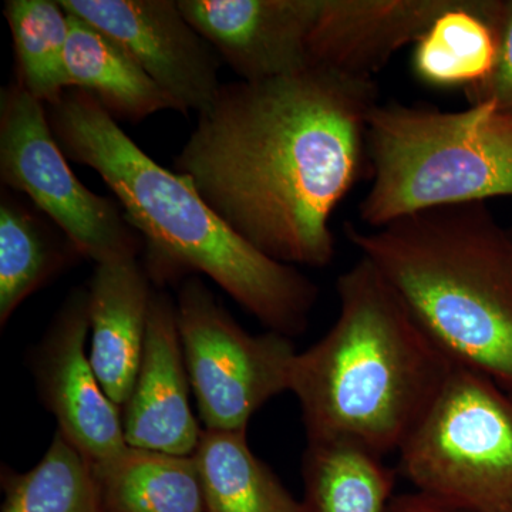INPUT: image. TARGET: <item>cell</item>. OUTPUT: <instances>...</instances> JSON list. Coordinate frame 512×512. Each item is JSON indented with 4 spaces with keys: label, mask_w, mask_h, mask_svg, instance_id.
<instances>
[{
    "label": "cell",
    "mask_w": 512,
    "mask_h": 512,
    "mask_svg": "<svg viewBox=\"0 0 512 512\" xmlns=\"http://www.w3.org/2000/svg\"><path fill=\"white\" fill-rule=\"evenodd\" d=\"M373 79L312 64L222 84L174 160L228 227L286 265L335 258L333 212L365 165Z\"/></svg>",
    "instance_id": "obj_1"
},
{
    "label": "cell",
    "mask_w": 512,
    "mask_h": 512,
    "mask_svg": "<svg viewBox=\"0 0 512 512\" xmlns=\"http://www.w3.org/2000/svg\"><path fill=\"white\" fill-rule=\"evenodd\" d=\"M49 123L64 156L96 171L116 195L146 245L151 281L202 274L272 332H305L318 286L239 237L187 177L144 153L93 96L67 90Z\"/></svg>",
    "instance_id": "obj_2"
},
{
    "label": "cell",
    "mask_w": 512,
    "mask_h": 512,
    "mask_svg": "<svg viewBox=\"0 0 512 512\" xmlns=\"http://www.w3.org/2000/svg\"><path fill=\"white\" fill-rule=\"evenodd\" d=\"M336 292L338 319L293 362L306 439L399 453L458 365L363 256Z\"/></svg>",
    "instance_id": "obj_3"
},
{
    "label": "cell",
    "mask_w": 512,
    "mask_h": 512,
    "mask_svg": "<svg viewBox=\"0 0 512 512\" xmlns=\"http://www.w3.org/2000/svg\"><path fill=\"white\" fill-rule=\"evenodd\" d=\"M345 235L456 365L512 393V231L485 202L346 222Z\"/></svg>",
    "instance_id": "obj_4"
},
{
    "label": "cell",
    "mask_w": 512,
    "mask_h": 512,
    "mask_svg": "<svg viewBox=\"0 0 512 512\" xmlns=\"http://www.w3.org/2000/svg\"><path fill=\"white\" fill-rule=\"evenodd\" d=\"M366 154L372 184L359 205L365 228L431 208L512 198V116L491 101L461 111L377 103Z\"/></svg>",
    "instance_id": "obj_5"
},
{
    "label": "cell",
    "mask_w": 512,
    "mask_h": 512,
    "mask_svg": "<svg viewBox=\"0 0 512 512\" xmlns=\"http://www.w3.org/2000/svg\"><path fill=\"white\" fill-rule=\"evenodd\" d=\"M399 456L416 491L468 512H512V393L457 366Z\"/></svg>",
    "instance_id": "obj_6"
},
{
    "label": "cell",
    "mask_w": 512,
    "mask_h": 512,
    "mask_svg": "<svg viewBox=\"0 0 512 512\" xmlns=\"http://www.w3.org/2000/svg\"><path fill=\"white\" fill-rule=\"evenodd\" d=\"M175 306L205 430H247L265 403L291 390L292 339L272 330L251 335L195 276L185 279Z\"/></svg>",
    "instance_id": "obj_7"
},
{
    "label": "cell",
    "mask_w": 512,
    "mask_h": 512,
    "mask_svg": "<svg viewBox=\"0 0 512 512\" xmlns=\"http://www.w3.org/2000/svg\"><path fill=\"white\" fill-rule=\"evenodd\" d=\"M0 180L28 195L80 256L96 265L137 258L140 235L113 201L80 183L53 136L45 104L18 82L0 94Z\"/></svg>",
    "instance_id": "obj_8"
},
{
    "label": "cell",
    "mask_w": 512,
    "mask_h": 512,
    "mask_svg": "<svg viewBox=\"0 0 512 512\" xmlns=\"http://www.w3.org/2000/svg\"><path fill=\"white\" fill-rule=\"evenodd\" d=\"M120 43L174 101L177 111L207 109L222 84L220 60L174 0H57Z\"/></svg>",
    "instance_id": "obj_9"
},
{
    "label": "cell",
    "mask_w": 512,
    "mask_h": 512,
    "mask_svg": "<svg viewBox=\"0 0 512 512\" xmlns=\"http://www.w3.org/2000/svg\"><path fill=\"white\" fill-rule=\"evenodd\" d=\"M89 289H74L30 355L40 399L56 417L59 433L90 464L127 447L123 417L86 356Z\"/></svg>",
    "instance_id": "obj_10"
},
{
    "label": "cell",
    "mask_w": 512,
    "mask_h": 512,
    "mask_svg": "<svg viewBox=\"0 0 512 512\" xmlns=\"http://www.w3.org/2000/svg\"><path fill=\"white\" fill-rule=\"evenodd\" d=\"M192 28L242 82H264L312 66L320 0H178Z\"/></svg>",
    "instance_id": "obj_11"
},
{
    "label": "cell",
    "mask_w": 512,
    "mask_h": 512,
    "mask_svg": "<svg viewBox=\"0 0 512 512\" xmlns=\"http://www.w3.org/2000/svg\"><path fill=\"white\" fill-rule=\"evenodd\" d=\"M190 384L177 306L168 293L154 292L136 384L123 407L127 446L192 456L202 430L188 399Z\"/></svg>",
    "instance_id": "obj_12"
},
{
    "label": "cell",
    "mask_w": 512,
    "mask_h": 512,
    "mask_svg": "<svg viewBox=\"0 0 512 512\" xmlns=\"http://www.w3.org/2000/svg\"><path fill=\"white\" fill-rule=\"evenodd\" d=\"M456 0H320L312 64L373 79L407 45H416Z\"/></svg>",
    "instance_id": "obj_13"
},
{
    "label": "cell",
    "mask_w": 512,
    "mask_h": 512,
    "mask_svg": "<svg viewBox=\"0 0 512 512\" xmlns=\"http://www.w3.org/2000/svg\"><path fill=\"white\" fill-rule=\"evenodd\" d=\"M151 282L137 258L96 265L90 281V362L119 409L126 406L136 384L154 295Z\"/></svg>",
    "instance_id": "obj_14"
},
{
    "label": "cell",
    "mask_w": 512,
    "mask_h": 512,
    "mask_svg": "<svg viewBox=\"0 0 512 512\" xmlns=\"http://www.w3.org/2000/svg\"><path fill=\"white\" fill-rule=\"evenodd\" d=\"M66 67L72 89L99 101L114 119L141 121L174 101L120 43L86 20L69 15Z\"/></svg>",
    "instance_id": "obj_15"
},
{
    "label": "cell",
    "mask_w": 512,
    "mask_h": 512,
    "mask_svg": "<svg viewBox=\"0 0 512 512\" xmlns=\"http://www.w3.org/2000/svg\"><path fill=\"white\" fill-rule=\"evenodd\" d=\"M503 0H456L414 45L417 79L464 92L493 70L498 47V18Z\"/></svg>",
    "instance_id": "obj_16"
},
{
    "label": "cell",
    "mask_w": 512,
    "mask_h": 512,
    "mask_svg": "<svg viewBox=\"0 0 512 512\" xmlns=\"http://www.w3.org/2000/svg\"><path fill=\"white\" fill-rule=\"evenodd\" d=\"M90 466L101 512H207L194 454L127 446Z\"/></svg>",
    "instance_id": "obj_17"
},
{
    "label": "cell",
    "mask_w": 512,
    "mask_h": 512,
    "mask_svg": "<svg viewBox=\"0 0 512 512\" xmlns=\"http://www.w3.org/2000/svg\"><path fill=\"white\" fill-rule=\"evenodd\" d=\"M194 457L207 512H302L301 501L252 453L247 430H202Z\"/></svg>",
    "instance_id": "obj_18"
},
{
    "label": "cell",
    "mask_w": 512,
    "mask_h": 512,
    "mask_svg": "<svg viewBox=\"0 0 512 512\" xmlns=\"http://www.w3.org/2000/svg\"><path fill=\"white\" fill-rule=\"evenodd\" d=\"M302 480V512H384L394 495L396 471L359 448L308 443Z\"/></svg>",
    "instance_id": "obj_19"
},
{
    "label": "cell",
    "mask_w": 512,
    "mask_h": 512,
    "mask_svg": "<svg viewBox=\"0 0 512 512\" xmlns=\"http://www.w3.org/2000/svg\"><path fill=\"white\" fill-rule=\"evenodd\" d=\"M80 255L22 202L3 192L0 201V325L5 326L22 302L43 288Z\"/></svg>",
    "instance_id": "obj_20"
},
{
    "label": "cell",
    "mask_w": 512,
    "mask_h": 512,
    "mask_svg": "<svg viewBox=\"0 0 512 512\" xmlns=\"http://www.w3.org/2000/svg\"><path fill=\"white\" fill-rule=\"evenodd\" d=\"M5 18L15 46L16 82L45 106H56L72 89L66 67L69 13L57 0H8Z\"/></svg>",
    "instance_id": "obj_21"
},
{
    "label": "cell",
    "mask_w": 512,
    "mask_h": 512,
    "mask_svg": "<svg viewBox=\"0 0 512 512\" xmlns=\"http://www.w3.org/2000/svg\"><path fill=\"white\" fill-rule=\"evenodd\" d=\"M2 488V512H101L92 466L59 431L32 470L3 468Z\"/></svg>",
    "instance_id": "obj_22"
},
{
    "label": "cell",
    "mask_w": 512,
    "mask_h": 512,
    "mask_svg": "<svg viewBox=\"0 0 512 512\" xmlns=\"http://www.w3.org/2000/svg\"><path fill=\"white\" fill-rule=\"evenodd\" d=\"M498 47L493 70L487 79L466 90L470 104L491 101L512 116V0H503L498 18Z\"/></svg>",
    "instance_id": "obj_23"
},
{
    "label": "cell",
    "mask_w": 512,
    "mask_h": 512,
    "mask_svg": "<svg viewBox=\"0 0 512 512\" xmlns=\"http://www.w3.org/2000/svg\"><path fill=\"white\" fill-rule=\"evenodd\" d=\"M384 512H468L429 494L414 491L393 495Z\"/></svg>",
    "instance_id": "obj_24"
}]
</instances>
